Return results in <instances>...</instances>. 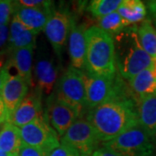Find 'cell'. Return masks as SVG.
I'll list each match as a JSON object with an SVG mask.
<instances>
[{
    "instance_id": "obj_12",
    "label": "cell",
    "mask_w": 156,
    "mask_h": 156,
    "mask_svg": "<svg viewBox=\"0 0 156 156\" xmlns=\"http://www.w3.org/2000/svg\"><path fill=\"white\" fill-rule=\"evenodd\" d=\"M42 115V94L35 88L28 93L7 122L22 128Z\"/></svg>"
},
{
    "instance_id": "obj_19",
    "label": "cell",
    "mask_w": 156,
    "mask_h": 156,
    "mask_svg": "<svg viewBox=\"0 0 156 156\" xmlns=\"http://www.w3.org/2000/svg\"><path fill=\"white\" fill-rule=\"evenodd\" d=\"M36 34L26 28L16 16H13L8 40V51L10 53L18 49L36 47Z\"/></svg>"
},
{
    "instance_id": "obj_18",
    "label": "cell",
    "mask_w": 156,
    "mask_h": 156,
    "mask_svg": "<svg viewBox=\"0 0 156 156\" xmlns=\"http://www.w3.org/2000/svg\"><path fill=\"white\" fill-rule=\"evenodd\" d=\"M136 102L140 126L156 140V93L144 96Z\"/></svg>"
},
{
    "instance_id": "obj_31",
    "label": "cell",
    "mask_w": 156,
    "mask_h": 156,
    "mask_svg": "<svg viewBox=\"0 0 156 156\" xmlns=\"http://www.w3.org/2000/svg\"><path fill=\"white\" fill-rule=\"evenodd\" d=\"M10 75H11V73L9 71V69L6 65H5L3 69L0 70V95H1V92L3 90L6 80L10 76Z\"/></svg>"
},
{
    "instance_id": "obj_13",
    "label": "cell",
    "mask_w": 156,
    "mask_h": 156,
    "mask_svg": "<svg viewBox=\"0 0 156 156\" xmlns=\"http://www.w3.org/2000/svg\"><path fill=\"white\" fill-rule=\"evenodd\" d=\"M54 4L43 7L28 8L17 5L14 1V16L20 20L23 24L36 35L44 30L45 25L50 19Z\"/></svg>"
},
{
    "instance_id": "obj_8",
    "label": "cell",
    "mask_w": 156,
    "mask_h": 156,
    "mask_svg": "<svg viewBox=\"0 0 156 156\" xmlns=\"http://www.w3.org/2000/svg\"><path fill=\"white\" fill-rule=\"evenodd\" d=\"M60 142L73 147L82 155L89 156L97 149L100 140L91 123L79 118L62 136Z\"/></svg>"
},
{
    "instance_id": "obj_3",
    "label": "cell",
    "mask_w": 156,
    "mask_h": 156,
    "mask_svg": "<svg viewBox=\"0 0 156 156\" xmlns=\"http://www.w3.org/2000/svg\"><path fill=\"white\" fill-rule=\"evenodd\" d=\"M85 39L84 71L96 76H115L117 69L113 37L97 26H91L85 31Z\"/></svg>"
},
{
    "instance_id": "obj_26",
    "label": "cell",
    "mask_w": 156,
    "mask_h": 156,
    "mask_svg": "<svg viewBox=\"0 0 156 156\" xmlns=\"http://www.w3.org/2000/svg\"><path fill=\"white\" fill-rule=\"evenodd\" d=\"M49 156H81L80 153L73 147L66 144H62L51 151Z\"/></svg>"
},
{
    "instance_id": "obj_11",
    "label": "cell",
    "mask_w": 156,
    "mask_h": 156,
    "mask_svg": "<svg viewBox=\"0 0 156 156\" xmlns=\"http://www.w3.org/2000/svg\"><path fill=\"white\" fill-rule=\"evenodd\" d=\"M48 101L47 112L44 115L47 117L51 127L62 137L80 117L76 110L57 99L56 96L51 95Z\"/></svg>"
},
{
    "instance_id": "obj_1",
    "label": "cell",
    "mask_w": 156,
    "mask_h": 156,
    "mask_svg": "<svg viewBox=\"0 0 156 156\" xmlns=\"http://www.w3.org/2000/svg\"><path fill=\"white\" fill-rule=\"evenodd\" d=\"M86 120L104 143L139 123L137 102L133 95L114 98L89 110Z\"/></svg>"
},
{
    "instance_id": "obj_25",
    "label": "cell",
    "mask_w": 156,
    "mask_h": 156,
    "mask_svg": "<svg viewBox=\"0 0 156 156\" xmlns=\"http://www.w3.org/2000/svg\"><path fill=\"white\" fill-rule=\"evenodd\" d=\"M13 13L14 2L10 0H0V25H7Z\"/></svg>"
},
{
    "instance_id": "obj_22",
    "label": "cell",
    "mask_w": 156,
    "mask_h": 156,
    "mask_svg": "<svg viewBox=\"0 0 156 156\" xmlns=\"http://www.w3.org/2000/svg\"><path fill=\"white\" fill-rule=\"evenodd\" d=\"M137 26V33L140 44L146 52L156 58V28L151 18H146Z\"/></svg>"
},
{
    "instance_id": "obj_23",
    "label": "cell",
    "mask_w": 156,
    "mask_h": 156,
    "mask_svg": "<svg viewBox=\"0 0 156 156\" xmlns=\"http://www.w3.org/2000/svg\"><path fill=\"white\" fill-rule=\"evenodd\" d=\"M97 27L114 37L116 34L120 33L127 26L116 11L109 15L99 18Z\"/></svg>"
},
{
    "instance_id": "obj_17",
    "label": "cell",
    "mask_w": 156,
    "mask_h": 156,
    "mask_svg": "<svg viewBox=\"0 0 156 156\" xmlns=\"http://www.w3.org/2000/svg\"><path fill=\"white\" fill-rule=\"evenodd\" d=\"M35 47H27L11 52V56L5 65L13 69L17 76L23 78L29 86L32 85V61Z\"/></svg>"
},
{
    "instance_id": "obj_15",
    "label": "cell",
    "mask_w": 156,
    "mask_h": 156,
    "mask_svg": "<svg viewBox=\"0 0 156 156\" xmlns=\"http://www.w3.org/2000/svg\"><path fill=\"white\" fill-rule=\"evenodd\" d=\"M86 30V27L83 24L78 25L75 18L72 17L69 34V54L71 61V66L79 70H83L85 65Z\"/></svg>"
},
{
    "instance_id": "obj_34",
    "label": "cell",
    "mask_w": 156,
    "mask_h": 156,
    "mask_svg": "<svg viewBox=\"0 0 156 156\" xmlns=\"http://www.w3.org/2000/svg\"><path fill=\"white\" fill-rule=\"evenodd\" d=\"M0 156H15V155L10 154H8V153H6V152H4V151L0 149Z\"/></svg>"
},
{
    "instance_id": "obj_24",
    "label": "cell",
    "mask_w": 156,
    "mask_h": 156,
    "mask_svg": "<svg viewBox=\"0 0 156 156\" xmlns=\"http://www.w3.org/2000/svg\"><path fill=\"white\" fill-rule=\"evenodd\" d=\"M122 3L121 0H94L89 4V11L94 17L101 18L116 11Z\"/></svg>"
},
{
    "instance_id": "obj_30",
    "label": "cell",
    "mask_w": 156,
    "mask_h": 156,
    "mask_svg": "<svg viewBox=\"0 0 156 156\" xmlns=\"http://www.w3.org/2000/svg\"><path fill=\"white\" fill-rule=\"evenodd\" d=\"M91 156H122L119 154L115 153V151L108 148L106 147H102L101 148H97L96 150L92 154Z\"/></svg>"
},
{
    "instance_id": "obj_4",
    "label": "cell",
    "mask_w": 156,
    "mask_h": 156,
    "mask_svg": "<svg viewBox=\"0 0 156 156\" xmlns=\"http://www.w3.org/2000/svg\"><path fill=\"white\" fill-rule=\"evenodd\" d=\"M82 74L86 91L87 111L107 101L123 95H133L129 86H127L119 73L113 77L96 76L83 70Z\"/></svg>"
},
{
    "instance_id": "obj_10",
    "label": "cell",
    "mask_w": 156,
    "mask_h": 156,
    "mask_svg": "<svg viewBox=\"0 0 156 156\" xmlns=\"http://www.w3.org/2000/svg\"><path fill=\"white\" fill-rule=\"evenodd\" d=\"M37 87L42 95H49L54 89L57 77V67L55 58L52 56L47 47L39 49L34 69Z\"/></svg>"
},
{
    "instance_id": "obj_27",
    "label": "cell",
    "mask_w": 156,
    "mask_h": 156,
    "mask_svg": "<svg viewBox=\"0 0 156 156\" xmlns=\"http://www.w3.org/2000/svg\"><path fill=\"white\" fill-rule=\"evenodd\" d=\"M18 156H49V154L37 147L23 145Z\"/></svg>"
},
{
    "instance_id": "obj_14",
    "label": "cell",
    "mask_w": 156,
    "mask_h": 156,
    "mask_svg": "<svg viewBox=\"0 0 156 156\" xmlns=\"http://www.w3.org/2000/svg\"><path fill=\"white\" fill-rule=\"evenodd\" d=\"M28 83L17 75H10L1 92V98L7 112V121L28 95Z\"/></svg>"
},
{
    "instance_id": "obj_21",
    "label": "cell",
    "mask_w": 156,
    "mask_h": 156,
    "mask_svg": "<svg viewBox=\"0 0 156 156\" xmlns=\"http://www.w3.org/2000/svg\"><path fill=\"white\" fill-rule=\"evenodd\" d=\"M117 12L122 17L126 26L128 27L146 19L147 8L140 0H124L118 8Z\"/></svg>"
},
{
    "instance_id": "obj_6",
    "label": "cell",
    "mask_w": 156,
    "mask_h": 156,
    "mask_svg": "<svg viewBox=\"0 0 156 156\" xmlns=\"http://www.w3.org/2000/svg\"><path fill=\"white\" fill-rule=\"evenodd\" d=\"M56 97L76 110L79 117L87 110L86 91L82 70L69 66L59 79Z\"/></svg>"
},
{
    "instance_id": "obj_7",
    "label": "cell",
    "mask_w": 156,
    "mask_h": 156,
    "mask_svg": "<svg viewBox=\"0 0 156 156\" xmlns=\"http://www.w3.org/2000/svg\"><path fill=\"white\" fill-rule=\"evenodd\" d=\"M19 128L23 145L39 148L47 154L60 145L59 135L44 115Z\"/></svg>"
},
{
    "instance_id": "obj_2",
    "label": "cell",
    "mask_w": 156,
    "mask_h": 156,
    "mask_svg": "<svg viewBox=\"0 0 156 156\" xmlns=\"http://www.w3.org/2000/svg\"><path fill=\"white\" fill-rule=\"evenodd\" d=\"M115 44V64L120 76L126 81L148 68L154 58L143 49L137 33V26L126 27L113 37Z\"/></svg>"
},
{
    "instance_id": "obj_16",
    "label": "cell",
    "mask_w": 156,
    "mask_h": 156,
    "mask_svg": "<svg viewBox=\"0 0 156 156\" xmlns=\"http://www.w3.org/2000/svg\"><path fill=\"white\" fill-rule=\"evenodd\" d=\"M134 99L139 100L156 93V58L148 68L142 70L128 82Z\"/></svg>"
},
{
    "instance_id": "obj_37",
    "label": "cell",
    "mask_w": 156,
    "mask_h": 156,
    "mask_svg": "<svg viewBox=\"0 0 156 156\" xmlns=\"http://www.w3.org/2000/svg\"><path fill=\"white\" fill-rule=\"evenodd\" d=\"M81 156H89V155H81Z\"/></svg>"
},
{
    "instance_id": "obj_35",
    "label": "cell",
    "mask_w": 156,
    "mask_h": 156,
    "mask_svg": "<svg viewBox=\"0 0 156 156\" xmlns=\"http://www.w3.org/2000/svg\"><path fill=\"white\" fill-rule=\"evenodd\" d=\"M3 67H4V66H3V61H2V60L0 59V70H1L2 69H3Z\"/></svg>"
},
{
    "instance_id": "obj_28",
    "label": "cell",
    "mask_w": 156,
    "mask_h": 156,
    "mask_svg": "<svg viewBox=\"0 0 156 156\" xmlns=\"http://www.w3.org/2000/svg\"><path fill=\"white\" fill-rule=\"evenodd\" d=\"M9 30L7 25H0V54L8 51Z\"/></svg>"
},
{
    "instance_id": "obj_20",
    "label": "cell",
    "mask_w": 156,
    "mask_h": 156,
    "mask_svg": "<svg viewBox=\"0 0 156 156\" xmlns=\"http://www.w3.org/2000/svg\"><path fill=\"white\" fill-rule=\"evenodd\" d=\"M23 146L20 128L6 122L0 129V149L12 155L18 156Z\"/></svg>"
},
{
    "instance_id": "obj_33",
    "label": "cell",
    "mask_w": 156,
    "mask_h": 156,
    "mask_svg": "<svg viewBox=\"0 0 156 156\" xmlns=\"http://www.w3.org/2000/svg\"><path fill=\"white\" fill-rule=\"evenodd\" d=\"M7 122V112L3 100L0 96V125Z\"/></svg>"
},
{
    "instance_id": "obj_32",
    "label": "cell",
    "mask_w": 156,
    "mask_h": 156,
    "mask_svg": "<svg viewBox=\"0 0 156 156\" xmlns=\"http://www.w3.org/2000/svg\"><path fill=\"white\" fill-rule=\"evenodd\" d=\"M146 5L147 8V11H149L151 17L154 18V20L156 21V0L152 1H147Z\"/></svg>"
},
{
    "instance_id": "obj_9",
    "label": "cell",
    "mask_w": 156,
    "mask_h": 156,
    "mask_svg": "<svg viewBox=\"0 0 156 156\" xmlns=\"http://www.w3.org/2000/svg\"><path fill=\"white\" fill-rule=\"evenodd\" d=\"M72 17L65 10H55L45 25L44 32L52 50L59 58L63 52L70 30Z\"/></svg>"
},
{
    "instance_id": "obj_29",
    "label": "cell",
    "mask_w": 156,
    "mask_h": 156,
    "mask_svg": "<svg viewBox=\"0 0 156 156\" xmlns=\"http://www.w3.org/2000/svg\"><path fill=\"white\" fill-rule=\"evenodd\" d=\"M18 5L28 8H35V7H43L53 4L52 1H44V0H19L16 1Z\"/></svg>"
},
{
    "instance_id": "obj_5",
    "label": "cell",
    "mask_w": 156,
    "mask_h": 156,
    "mask_svg": "<svg viewBox=\"0 0 156 156\" xmlns=\"http://www.w3.org/2000/svg\"><path fill=\"white\" fill-rule=\"evenodd\" d=\"M155 140L138 123L115 139L103 143V147L122 156H154Z\"/></svg>"
},
{
    "instance_id": "obj_36",
    "label": "cell",
    "mask_w": 156,
    "mask_h": 156,
    "mask_svg": "<svg viewBox=\"0 0 156 156\" xmlns=\"http://www.w3.org/2000/svg\"><path fill=\"white\" fill-rule=\"evenodd\" d=\"M153 23H154V27L156 28V21L155 20H153Z\"/></svg>"
}]
</instances>
